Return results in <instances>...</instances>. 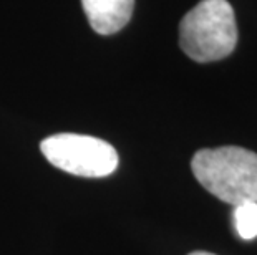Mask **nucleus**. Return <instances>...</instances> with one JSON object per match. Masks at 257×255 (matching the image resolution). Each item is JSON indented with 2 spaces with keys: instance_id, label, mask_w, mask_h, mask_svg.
Segmentation results:
<instances>
[{
  "instance_id": "5",
  "label": "nucleus",
  "mask_w": 257,
  "mask_h": 255,
  "mask_svg": "<svg viewBox=\"0 0 257 255\" xmlns=\"http://www.w3.org/2000/svg\"><path fill=\"white\" fill-rule=\"evenodd\" d=\"M234 222L240 238L252 240L257 237V202H244L236 205Z\"/></svg>"
},
{
  "instance_id": "6",
  "label": "nucleus",
  "mask_w": 257,
  "mask_h": 255,
  "mask_svg": "<svg viewBox=\"0 0 257 255\" xmlns=\"http://www.w3.org/2000/svg\"><path fill=\"white\" fill-rule=\"evenodd\" d=\"M189 255H216V253H211V252H202V250H196V252H191Z\"/></svg>"
},
{
  "instance_id": "1",
  "label": "nucleus",
  "mask_w": 257,
  "mask_h": 255,
  "mask_svg": "<svg viewBox=\"0 0 257 255\" xmlns=\"http://www.w3.org/2000/svg\"><path fill=\"white\" fill-rule=\"evenodd\" d=\"M194 177L222 202H257V154L239 146L201 149L191 159Z\"/></svg>"
},
{
  "instance_id": "2",
  "label": "nucleus",
  "mask_w": 257,
  "mask_h": 255,
  "mask_svg": "<svg viewBox=\"0 0 257 255\" xmlns=\"http://www.w3.org/2000/svg\"><path fill=\"white\" fill-rule=\"evenodd\" d=\"M179 45L199 63L229 57L237 45V25L227 0H201L179 25Z\"/></svg>"
},
{
  "instance_id": "4",
  "label": "nucleus",
  "mask_w": 257,
  "mask_h": 255,
  "mask_svg": "<svg viewBox=\"0 0 257 255\" xmlns=\"http://www.w3.org/2000/svg\"><path fill=\"white\" fill-rule=\"evenodd\" d=\"M91 29L100 35H113L126 27L135 0H81Z\"/></svg>"
},
{
  "instance_id": "3",
  "label": "nucleus",
  "mask_w": 257,
  "mask_h": 255,
  "mask_svg": "<svg viewBox=\"0 0 257 255\" xmlns=\"http://www.w3.org/2000/svg\"><path fill=\"white\" fill-rule=\"evenodd\" d=\"M40 149L52 166L80 177H106L119 162L110 143L85 134H53L42 141Z\"/></svg>"
}]
</instances>
